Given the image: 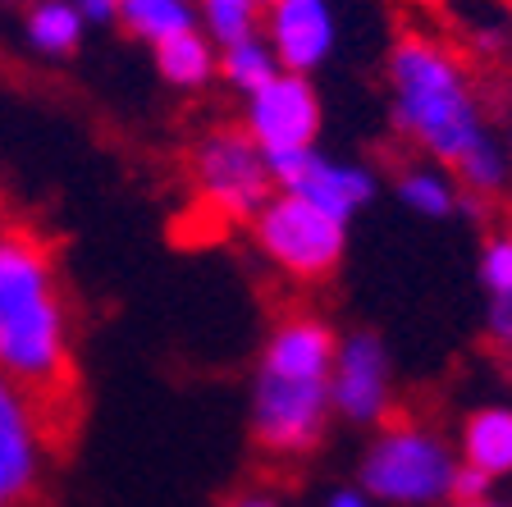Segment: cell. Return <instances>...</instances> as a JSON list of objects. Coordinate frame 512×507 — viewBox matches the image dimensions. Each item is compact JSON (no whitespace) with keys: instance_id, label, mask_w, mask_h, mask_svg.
Segmentation results:
<instances>
[{"instance_id":"1","label":"cell","mask_w":512,"mask_h":507,"mask_svg":"<svg viewBox=\"0 0 512 507\" xmlns=\"http://www.w3.org/2000/svg\"><path fill=\"white\" fill-rule=\"evenodd\" d=\"M0 380L19 393L32 439L64 462L83 434V366L60 243L42 224H0Z\"/></svg>"},{"instance_id":"2","label":"cell","mask_w":512,"mask_h":507,"mask_svg":"<svg viewBox=\"0 0 512 507\" xmlns=\"http://www.w3.org/2000/svg\"><path fill=\"white\" fill-rule=\"evenodd\" d=\"M389 115L407 142L426 151L435 165H458L476 147L490 124L480 110V92L467 64L435 37L407 32L389 51Z\"/></svg>"},{"instance_id":"3","label":"cell","mask_w":512,"mask_h":507,"mask_svg":"<svg viewBox=\"0 0 512 507\" xmlns=\"http://www.w3.org/2000/svg\"><path fill=\"white\" fill-rule=\"evenodd\" d=\"M458 471V448L421 421L375 425V439L357 462V489L380 507H435L448 503Z\"/></svg>"},{"instance_id":"4","label":"cell","mask_w":512,"mask_h":507,"mask_svg":"<svg viewBox=\"0 0 512 507\" xmlns=\"http://www.w3.org/2000/svg\"><path fill=\"white\" fill-rule=\"evenodd\" d=\"M252 243L279 275L316 284L343 265L348 224H339L334 215H325L320 206L293 197V192H270L266 206L252 215Z\"/></svg>"},{"instance_id":"5","label":"cell","mask_w":512,"mask_h":507,"mask_svg":"<svg viewBox=\"0 0 512 507\" xmlns=\"http://www.w3.org/2000/svg\"><path fill=\"white\" fill-rule=\"evenodd\" d=\"M197 206L220 224H252V215L275 192L266 156L243 128H215L192 151Z\"/></svg>"},{"instance_id":"6","label":"cell","mask_w":512,"mask_h":507,"mask_svg":"<svg viewBox=\"0 0 512 507\" xmlns=\"http://www.w3.org/2000/svg\"><path fill=\"white\" fill-rule=\"evenodd\" d=\"M330 384L325 380H284L256 370L252 384V439L270 457H302L330 430Z\"/></svg>"},{"instance_id":"7","label":"cell","mask_w":512,"mask_h":507,"mask_svg":"<svg viewBox=\"0 0 512 507\" xmlns=\"http://www.w3.org/2000/svg\"><path fill=\"white\" fill-rule=\"evenodd\" d=\"M270 183L275 192H293V197L320 206L325 215H334L339 224H352L357 215L375 201V174L366 165L352 160H334L320 156L316 147H298V151H270L266 156Z\"/></svg>"},{"instance_id":"8","label":"cell","mask_w":512,"mask_h":507,"mask_svg":"<svg viewBox=\"0 0 512 507\" xmlns=\"http://www.w3.org/2000/svg\"><path fill=\"white\" fill-rule=\"evenodd\" d=\"M330 407L348 425H384L394 412V361L384 338L371 329H352L339 338L330 366Z\"/></svg>"},{"instance_id":"9","label":"cell","mask_w":512,"mask_h":507,"mask_svg":"<svg viewBox=\"0 0 512 507\" xmlns=\"http://www.w3.org/2000/svg\"><path fill=\"white\" fill-rule=\"evenodd\" d=\"M320 124H325V106L307 74H275L247 96L243 110V133L261 147V156L316 147Z\"/></svg>"},{"instance_id":"10","label":"cell","mask_w":512,"mask_h":507,"mask_svg":"<svg viewBox=\"0 0 512 507\" xmlns=\"http://www.w3.org/2000/svg\"><path fill=\"white\" fill-rule=\"evenodd\" d=\"M261 37L270 42L284 74H316L339 46V19L330 0H275L261 14Z\"/></svg>"},{"instance_id":"11","label":"cell","mask_w":512,"mask_h":507,"mask_svg":"<svg viewBox=\"0 0 512 507\" xmlns=\"http://www.w3.org/2000/svg\"><path fill=\"white\" fill-rule=\"evenodd\" d=\"M334 352H339V334L330 320L298 311L270 329L266 348H261V370L284 375V380H330Z\"/></svg>"},{"instance_id":"12","label":"cell","mask_w":512,"mask_h":507,"mask_svg":"<svg viewBox=\"0 0 512 507\" xmlns=\"http://www.w3.org/2000/svg\"><path fill=\"white\" fill-rule=\"evenodd\" d=\"M37 439H32L28 412L19 393L0 380V507H37L42 485H37Z\"/></svg>"},{"instance_id":"13","label":"cell","mask_w":512,"mask_h":507,"mask_svg":"<svg viewBox=\"0 0 512 507\" xmlns=\"http://www.w3.org/2000/svg\"><path fill=\"white\" fill-rule=\"evenodd\" d=\"M458 462L485 471L490 480L512 476V407L508 402H485L462 421Z\"/></svg>"},{"instance_id":"14","label":"cell","mask_w":512,"mask_h":507,"mask_svg":"<svg viewBox=\"0 0 512 507\" xmlns=\"http://www.w3.org/2000/svg\"><path fill=\"white\" fill-rule=\"evenodd\" d=\"M156 69L170 87L197 92V87H206L215 74H220V51H215V42L202 28H188V32L165 37V42L156 46Z\"/></svg>"},{"instance_id":"15","label":"cell","mask_w":512,"mask_h":507,"mask_svg":"<svg viewBox=\"0 0 512 507\" xmlns=\"http://www.w3.org/2000/svg\"><path fill=\"white\" fill-rule=\"evenodd\" d=\"M394 192L407 211L421 215V220H453V215H458V201H462V188H458V179H453V169L435 165V160L398 169Z\"/></svg>"},{"instance_id":"16","label":"cell","mask_w":512,"mask_h":507,"mask_svg":"<svg viewBox=\"0 0 512 507\" xmlns=\"http://www.w3.org/2000/svg\"><path fill=\"white\" fill-rule=\"evenodd\" d=\"M115 19L128 28V37L160 46L165 37L197 28V5L192 0H119Z\"/></svg>"},{"instance_id":"17","label":"cell","mask_w":512,"mask_h":507,"mask_svg":"<svg viewBox=\"0 0 512 507\" xmlns=\"http://www.w3.org/2000/svg\"><path fill=\"white\" fill-rule=\"evenodd\" d=\"M453 179H458L462 192H471V197H499V192H508L512 183V156L508 147H503L494 133H485V138L476 142V147L467 151V156L453 165Z\"/></svg>"},{"instance_id":"18","label":"cell","mask_w":512,"mask_h":507,"mask_svg":"<svg viewBox=\"0 0 512 507\" xmlns=\"http://www.w3.org/2000/svg\"><path fill=\"white\" fill-rule=\"evenodd\" d=\"M192 5H197L202 32L220 51L243 42V37H256V32H261V14H266L261 0H192Z\"/></svg>"},{"instance_id":"19","label":"cell","mask_w":512,"mask_h":507,"mask_svg":"<svg viewBox=\"0 0 512 507\" xmlns=\"http://www.w3.org/2000/svg\"><path fill=\"white\" fill-rule=\"evenodd\" d=\"M220 74L229 78V83L238 87L243 96H252L256 87H266L275 74H284L275 60V51H270V42L256 32V37H243V42L224 46L220 51Z\"/></svg>"},{"instance_id":"20","label":"cell","mask_w":512,"mask_h":507,"mask_svg":"<svg viewBox=\"0 0 512 507\" xmlns=\"http://www.w3.org/2000/svg\"><path fill=\"white\" fill-rule=\"evenodd\" d=\"M28 28H32V42L51 55H69L78 46V10L64 5V0H42L32 10Z\"/></svg>"},{"instance_id":"21","label":"cell","mask_w":512,"mask_h":507,"mask_svg":"<svg viewBox=\"0 0 512 507\" xmlns=\"http://www.w3.org/2000/svg\"><path fill=\"white\" fill-rule=\"evenodd\" d=\"M476 279L485 293H512V229H499L480 243V261H476Z\"/></svg>"},{"instance_id":"22","label":"cell","mask_w":512,"mask_h":507,"mask_svg":"<svg viewBox=\"0 0 512 507\" xmlns=\"http://www.w3.org/2000/svg\"><path fill=\"white\" fill-rule=\"evenodd\" d=\"M485 334H490L494 348L512 352V293H494L490 311H485Z\"/></svg>"},{"instance_id":"23","label":"cell","mask_w":512,"mask_h":507,"mask_svg":"<svg viewBox=\"0 0 512 507\" xmlns=\"http://www.w3.org/2000/svg\"><path fill=\"white\" fill-rule=\"evenodd\" d=\"M490 489H494V480L485 476V471L458 462V471H453V489H448V503H476V498H490Z\"/></svg>"},{"instance_id":"24","label":"cell","mask_w":512,"mask_h":507,"mask_svg":"<svg viewBox=\"0 0 512 507\" xmlns=\"http://www.w3.org/2000/svg\"><path fill=\"white\" fill-rule=\"evenodd\" d=\"M325 507H380L366 489H357V485H348V489H334L330 498H325Z\"/></svg>"},{"instance_id":"25","label":"cell","mask_w":512,"mask_h":507,"mask_svg":"<svg viewBox=\"0 0 512 507\" xmlns=\"http://www.w3.org/2000/svg\"><path fill=\"white\" fill-rule=\"evenodd\" d=\"M224 507H284V498H275L270 489H243V494H234Z\"/></svg>"},{"instance_id":"26","label":"cell","mask_w":512,"mask_h":507,"mask_svg":"<svg viewBox=\"0 0 512 507\" xmlns=\"http://www.w3.org/2000/svg\"><path fill=\"white\" fill-rule=\"evenodd\" d=\"M78 14L92 23H110L119 14V0H78Z\"/></svg>"},{"instance_id":"27","label":"cell","mask_w":512,"mask_h":507,"mask_svg":"<svg viewBox=\"0 0 512 507\" xmlns=\"http://www.w3.org/2000/svg\"><path fill=\"white\" fill-rule=\"evenodd\" d=\"M448 507H508V503H499V498H476V503H448Z\"/></svg>"},{"instance_id":"28","label":"cell","mask_w":512,"mask_h":507,"mask_svg":"<svg viewBox=\"0 0 512 507\" xmlns=\"http://www.w3.org/2000/svg\"><path fill=\"white\" fill-rule=\"evenodd\" d=\"M0 224H10V197H5V188H0Z\"/></svg>"},{"instance_id":"29","label":"cell","mask_w":512,"mask_h":507,"mask_svg":"<svg viewBox=\"0 0 512 507\" xmlns=\"http://www.w3.org/2000/svg\"><path fill=\"white\" fill-rule=\"evenodd\" d=\"M503 147H508V156H512V128H508V138H503Z\"/></svg>"},{"instance_id":"30","label":"cell","mask_w":512,"mask_h":507,"mask_svg":"<svg viewBox=\"0 0 512 507\" xmlns=\"http://www.w3.org/2000/svg\"><path fill=\"white\" fill-rule=\"evenodd\" d=\"M261 5H275V0H261Z\"/></svg>"}]
</instances>
